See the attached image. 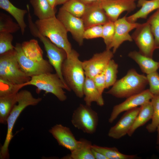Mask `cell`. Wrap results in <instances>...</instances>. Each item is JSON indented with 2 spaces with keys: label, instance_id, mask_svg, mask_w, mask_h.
<instances>
[{
  "label": "cell",
  "instance_id": "74e56055",
  "mask_svg": "<svg viewBox=\"0 0 159 159\" xmlns=\"http://www.w3.org/2000/svg\"><path fill=\"white\" fill-rule=\"evenodd\" d=\"M0 96L17 93L19 90L18 85L7 82L0 80Z\"/></svg>",
  "mask_w": 159,
  "mask_h": 159
},
{
  "label": "cell",
  "instance_id": "7a4b0ae2",
  "mask_svg": "<svg viewBox=\"0 0 159 159\" xmlns=\"http://www.w3.org/2000/svg\"><path fill=\"white\" fill-rule=\"evenodd\" d=\"M148 84L146 76L131 69L117 80L106 93L117 98H127L145 90Z\"/></svg>",
  "mask_w": 159,
  "mask_h": 159
},
{
  "label": "cell",
  "instance_id": "f546056e",
  "mask_svg": "<svg viewBox=\"0 0 159 159\" xmlns=\"http://www.w3.org/2000/svg\"><path fill=\"white\" fill-rule=\"evenodd\" d=\"M118 65L113 59L108 62L105 70V88L112 86L116 82L118 72Z\"/></svg>",
  "mask_w": 159,
  "mask_h": 159
},
{
  "label": "cell",
  "instance_id": "4dcf8cb0",
  "mask_svg": "<svg viewBox=\"0 0 159 159\" xmlns=\"http://www.w3.org/2000/svg\"><path fill=\"white\" fill-rule=\"evenodd\" d=\"M153 109L151 122L146 126L148 132L152 133L156 130L159 125V94L153 95L150 100Z\"/></svg>",
  "mask_w": 159,
  "mask_h": 159
},
{
  "label": "cell",
  "instance_id": "83f0119b",
  "mask_svg": "<svg viewBox=\"0 0 159 159\" xmlns=\"http://www.w3.org/2000/svg\"><path fill=\"white\" fill-rule=\"evenodd\" d=\"M92 148L105 156L107 159H135L139 158L136 155H128L120 152L115 147H108L93 145Z\"/></svg>",
  "mask_w": 159,
  "mask_h": 159
},
{
  "label": "cell",
  "instance_id": "8d00e7d4",
  "mask_svg": "<svg viewBox=\"0 0 159 159\" xmlns=\"http://www.w3.org/2000/svg\"><path fill=\"white\" fill-rule=\"evenodd\" d=\"M103 25L94 26L85 29L84 39H92L102 37Z\"/></svg>",
  "mask_w": 159,
  "mask_h": 159
},
{
  "label": "cell",
  "instance_id": "f1b7e54d",
  "mask_svg": "<svg viewBox=\"0 0 159 159\" xmlns=\"http://www.w3.org/2000/svg\"><path fill=\"white\" fill-rule=\"evenodd\" d=\"M86 8V5L78 0H68L60 9L74 16L81 18Z\"/></svg>",
  "mask_w": 159,
  "mask_h": 159
},
{
  "label": "cell",
  "instance_id": "d590c367",
  "mask_svg": "<svg viewBox=\"0 0 159 159\" xmlns=\"http://www.w3.org/2000/svg\"><path fill=\"white\" fill-rule=\"evenodd\" d=\"M149 90L153 95L159 94V74L157 71L147 74Z\"/></svg>",
  "mask_w": 159,
  "mask_h": 159
},
{
  "label": "cell",
  "instance_id": "4fadbf2b",
  "mask_svg": "<svg viewBox=\"0 0 159 159\" xmlns=\"http://www.w3.org/2000/svg\"><path fill=\"white\" fill-rule=\"evenodd\" d=\"M57 17L63 24L67 32L71 33L78 44L82 46L83 42V34L85 30L82 18L74 16L60 9Z\"/></svg>",
  "mask_w": 159,
  "mask_h": 159
},
{
  "label": "cell",
  "instance_id": "277c9868",
  "mask_svg": "<svg viewBox=\"0 0 159 159\" xmlns=\"http://www.w3.org/2000/svg\"><path fill=\"white\" fill-rule=\"evenodd\" d=\"M35 24L42 35L48 38L57 46L64 49L67 56H68L72 49L68 39V32L56 16L45 19H38Z\"/></svg>",
  "mask_w": 159,
  "mask_h": 159
},
{
  "label": "cell",
  "instance_id": "5b68a950",
  "mask_svg": "<svg viewBox=\"0 0 159 159\" xmlns=\"http://www.w3.org/2000/svg\"><path fill=\"white\" fill-rule=\"evenodd\" d=\"M28 85L36 87V92L37 93L43 90L46 94L50 93L53 94L61 102L64 101L67 99L65 92L63 89H65L69 91H71L57 73L52 72L43 73L33 76L29 81L18 85V87L20 89Z\"/></svg>",
  "mask_w": 159,
  "mask_h": 159
},
{
  "label": "cell",
  "instance_id": "9a60e30c",
  "mask_svg": "<svg viewBox=\"0 0 159 159\" xmlns=\"http://www.w3.org/2000/svg\"><path fill=\"white\" fill-rule=\"evenodd\" d=\"M136 0H103L101 6L110 21L115 22L123 12H130L136 8Z\"/></svg>",
  "mask_w": 159,
  "mask_h": 159
},
{
  "label": "cell",
  "instance_id": "ac0fdd59",
  "mask_svg": "<svg viewBox=\"0 0 159 159\" xmlns=\"http://www.w3.org/2000/svg\"><path fill=\"white\" fill-rule=\"evenodd\" d=\"M49 132L56 140L59 145L71 152L76 148L78 140H77L70 129L60 124L52 127Z\"/></svg>",
  "mask_w": 159,
  "mask_h": 159
},
{
  "label": "cell",
  "instance_id": "b9f144b4",
  "mask_svg": "<svg viewBox=\"0 0 159 159\" xmlns=\"http://www.w3.org/2000/svg\"><path fill=\"white\" fill-rule=\"evenodd\" d=\"M47 1L51 6L53 9H55L56 6L57 0H47Z\"/></svg>",
  "mask_w": 159,
  "mask_h": 159
},
{
  "label": "cell",
  "instance_id": "1f68e13d",
  "mask_svg": "<svg viewBox=\"0 0 159 159\" xmlns=\"http://www.w3.org/2000/svg\"><path fill=\"white\" fill-rule=\"evenodd\" d=\"M19 29L18 24L14 22L10 16L2 12L0 13V32L15 33Z\"/></svg>",
  "mask_w": 159,
  "mask_h": 159
},
{
  "label": "cell",
  "instance_id": "30bf717a",
  "mask_svg": "<svg viewBox=\"0 0 159 159\" xmlns=\"http://www.w3.org/2000/svg\"><path fill=\"white\" fill-rule=\"evenodd\" d=\"M14 49L21 68L29 76L31 77L43 73L52 72V66L47 60L45 59L43 61L37 62L26 57L22 50L21 44L16 43Z\"/></svg>",
  "mask_w": 159,
  "mask_h": 159
},
{
  "label": "cell",
  "instance_id": "44dd1931",
  "mask_svg": "<svg viewBox=\"0 0 159 159\" xmlns=\"http://www.w3.org/2000/svg\"><path fill=\"white\" fill-rule=\"evenodd\" d=\"M128 56L134 61L139 65L141 71L147 74L157 71L159 67L158 62L144 55L139 52H130Z\"/></svg>",
  "mask_w": 159,
  "mask_h": 159
},
{
  "label": "cell",
  "instance_id": "836d02e7",
  "mask_svg": "<svg viewBox=\"0 0 159 159\" xmlns=\"http://www.w3.org/2000/svg\"><path fill=\"white\" fill-rule=\"evenodd\" d=\"M114 22L110 21L103 25L102 38L105 44L106 49H109L115 33Z\"/></svg>",
  "mask_w": 159,
  "mask_h": 159
},
{
  "label": "cell",
  "instance_id": "bcb514c9",
  "mask_svg": "<svg viewBox=\"0 0 159 159\" xmlns=\"http://www.w3.org/2000/svg\"><path fill=\"white\" fill-rule=\"evenodd\" d=\"M158 66H159V62H158Z\"/></svg>",
  "mask_w": 159,
  "mask_h": 159
},
{
  "label": "cell",
  "instance_id": "7c38bea8",
  "mask_svg": "<svg viewBox=\"0 0 159 159\" xmlns=\"http://www.w3.org/2000/svg\"><path fill=\"white\" fill-rule=\"evenodd\" d=\"M110 49L95 54L88 60L82 62L86 77L92 79L95 76L104 72L110 61L114 56Z\"/></svg>",
  "mask_w": 159,
  "mask_h": 159
},
{
  "label": "cell",
  "instance_id": "9c48e42d",
  "mask_svg": "<svg viewBox=\"0 0 159 159\" xmlns=\"http://www.w3.org/2000/svg\"><path fill=\"white\" fill-rule=\"evenodd\" d=\"M131 37L143 55L153 58V52L156 49L154 36L149 23L141 24L135 29Z\"/></svg>",
  "mask_w": 159,
  "mask_h": 159
},
{
  "label": "cell",
  "instance_id": "8fae6325",
  "mask_svg": "<svg viewBox=\"0 0 159 159\" xmlns=\"http://www.w3.org/2000/svg\"><path fill=\"white\" fill-rule=\"evenodd\" d=\"M153 96L149 89H147L126 98L123 102L113 107L108 122L112 123L122 112L141 106L150 101Z\"/></svg>",
  "mask_w": 159,
  "mask_h": 159
},
{
  "label": "cell",
  "instance_id": "d6986e66",
  "mask_svg": "<svg viewBox=\"0 0 159 159\" xmlns=\"http://www.w3.org/2000/svg\"><path fill=\"white\" fill-rule=\"evenodd\" d=\"M83 92L86 105L91 106L92 103L95 102L100 106L104 105V102L102 94L96 87L92 79L85 76Z\"/></svg>",
  "mask_w": 159,
  "mask_h": 159
},
{
  "label": "cell",
  "instance_id": "7402d4cb",
  "mask_svg": "<svg viewBox=\"0 0 159 159\" xmlns=\"http://www.w3.org/2000/svg\"><path fill=\"white\" fill-rule=\"evenodd\" d=\"M153 112V107L150 101L140 106L138 113L127 135L131 136L138 128L151 119Z\"/></svg>",
  "mask_w": 159,
  "mask_h": 159
},
{
  "label": "cell",
  "instance_id": "60d3db41",
  "mask_svg": "<svg viewBox=\"0 0 159 159\" xmlns=\"http://www.w3.org/2000/svg\"><path fill=\"white\" fill-rule=\"evenodd\" d=\"M86 5L97 2H101L103 0H78Z\"/></svg>",
  "mask_w": 159,
  "mask_h": 159
},
{
  "label": "cell",
  "instance_id": "7bdbcfd3",
  "mask_svg": "<svg viewBox=\"0 0 159 159\" xmlns=\"http://www.w3.org/2000/svg\"><path fill=\"white\" fill-rule=\"evenodd\" d=\"M156 130L157 131V134L156 144L157 145V146H159V125L157 127Z\"/></svg>",
  "mask_w": 159,
  "mask_h": 159
},
{
  "label": "cell",
  "instance_id": "d6a6232c",
  "mask_svg": "<svg viewBox=\"0 0 159 159\" xmlns=\"http://www.w3.org/2000/svg\"><path fill=\"white\" fill-rule=\"evenodd\" d=\"M147 21L150 25L154 36L156 49H159V9L149 18Z\"/></svg>",
  "mask_w": 159,
  "mask_h": 159
},
{
  "label": "cell",
  "instance_id": "ee69618b",
  "mask_svg": "<svg viewBox=\"0 0 159 159\" xmlns=\"http://www.w3.org/2000/svg\"><path fill=\"white\" fill-rule=\"evenodd\" d=\"M68 0H57L56 6L58 5L63 4Z\"/></svg>",
  "mask_w": 159,
  "mask_h": 159
},
{
  "label": "cell",
  "instance_id": "d4e9b609",
  "mask_svg": "<svg viewBox=\"0 0 159 159\" xmlns=\"http://www.w3.org/2000/svg\"><path fill=\"white\" fill-rule=\"evenodd\" d=\"M34 14L39 20H44L55 16L56 11L52 8L47 0H30Z\"/></svg>",
  "mask_w": 159,
  "mask_h": 159
},
{
  "label": "cell",
  "instance_id": "cb8c5ba5",
  "mask_svg": "<svg viewBox=\"0 0 159 159\" xmlns=\"http://www.w3.org/2000/svg\"><path fill=\"white\" fill-rule=\"evenodd\" d=\"M0 7L13 17L20 26L22 34H24L26 26L24 18L25 15L28 13L27 10L16 7L9 0H0Z\"/></svg>",
  "mask_w": 159,
  "mask_h": 159
},
{
  "label": "cell",
  "instance_id": "4316f807",
  "mask_svg": "<svg viewBox=\"0 0 159 159\" xmlns=\"http://www.w3.org/2000/svg\"><path fill=\"white\" fill-rule=\"evenodd\" d=\"M21 44L22 50L26 56L34 61L40 62L44 61L43 52L37 40L33 39L24 41Z\"/></svg>",
  "mask_w": 159,
  "mask_h": 159
},
{
  "label": "cell",
  "instance_id": "ab89813d",
  "mask_svg": "<svg viewBox=\"0 0 159 159\" xmlns=\"http://www.w3.org/2000/svg\"><path fill=\"white\" fill-rule=\"evenodd\" d=\"M92 151L95 159H107L103 154L92 148Z\"/></svg>",
  "mask_w": 159,
  "mask_h": 159
},
{
  "label": "cell",
  "instance_id": "ffe728a7",
  "mask_svg": "<svg viewBox=\"0 0 159 159\" xmlns=\"http://www.w3.org/2000/svg\"><path fill=\"white\" fill-rule=\"evenodd\" d=\"M137 6L141 8L135 13L126 17L130 22L135 23L139 19H146L151 12L159 9V0H138Z\"/></svg>",
  "mask_w": 159,
  "mask_h": 159
},
{
  "label": "cell",
  "instance_id": "8992f818",
  "mask_svg": "<svg viewBox=\"0 0 159 159\" xmlns=\"http://www.w3.org/2000/svg\"><path fill=\"white\" fill-rule=\"evenodd\" d=\"M31 79L21 68L15 49L0 55V80L19 85Z\"/></svg>",
  "mask_w": 159,
  "mask_h": 159
},
{
  "label": "cell",
  "instance_id": "6da1fadb",
  "mask_svg": "<svg viewBox=\"0 0 159 159\" xmlns=\"http://www.w3.org/2000/svg\"><path fill=\"white\" fill-rule=\"evenodd\" d=\"M79 57L77 52L72 49L63 63L62 72L67 86L77 97L81 98L84 96L83 87L85 75L82 62Z\"/></svg>",
  "mask_w": 159,
  "mask_h": 159
},
{
  "label": "cell",
  "instance_id": "ba28073f",
  "mask_svg": "<svg viewBox=\"0 0 159 159\" xmlns=\"http://www.w3.org/2000/svg\"><path fill=\"white\" fill-rule=\"evenodd\" d=\"M71 122L75 128L84 133L92 134L96 130L99 117L91 106L81 104L74 110Z\"/></svg>",
  "mask_w": 159,
  "mask_h": 159
},
{
  "label": "cell",
  "instance_id": "5bb4252c",
  "mask_svg": "<svg viewBox=\"0 0 159 159\" xmlns=\"http://www.w3.org/2000/svg\"><path fill=\"white\" fill-rule=\"evenodd\" d=\"M115 33L112 42L109 49H112V52L115 53L121 45L126 41L132 42V38L129 32L132 30L135 29L141 24L136 22L132 23L128 21L126 19V16L118 19L114 22Z\"/></svg>",
  "mask_w": 159,
  "mask_h": 159
},
{
  "label": "cell",
  "instance_id": "2e32d148",
  "mask_svg": "<svg viewBox=\"0 0 159 159\" xmlns=\"http://www.w3.org/2000/svg\"><path fill=\"white\" fill-rule=\"evenodd\" d=\"M139 110L140 107H138L126 111L117 123L109 129L108 136L118 139L127 135Z\"/></svg>",
  "mask_w": 159,
  "mask_h": 159
},
{
  "label": "cell",
  "instance_id": "f35d334b",
  "mask_svg": "<svg viewBox=\"0 0 159 159\" xmlns=\"http://www.w3.org/2000/svg\"><path fill=\"white\" fill-rule=\"evenodd\" d=\"M104 72L105 71L96 75L92 79L96 87L102 94L106 89Z\"/></svg>",
  "mask_w": 159,
  "mask_h": 159
},
{
  "label": "cell",
  "instance_id": "3957f363",
  "mask_svg": "<svg viewBox=\"0 0 159 159\" xmlns=\"http://www.w3.org/2000/svg\"><path fill=\"white\" fill-rule=\"evenodd\" d=\"M17 104L13 107L7 120V129L6 138L1 146L0 158L6 159L9 157L8 147L13 136L12 131L16 122L21 112L26 107L35 106L42 100L40 97H34L31 93L26 90H23L16 93Z\"/></svg>",
  "mask_w": 159,
  "mask_h": 159
},
{
  "label": "cell",
  "instance_id": "603a6c76",
  "mask_svg": "<svg viewBox=\"0 0 159 159\" xmlns=\"http://www.w3.org/2000/svg\"><path fill=\"white\" fill-rule=\"evenodd\" d=\"M91 142L85 138L78 140L75 149L64 158L70 159H95L93 154Z\"/></svg>",
  "mask_w": 159,
  "mask_h": 159
},
{
  "label": "cell",
  "instance_id": "e0dca14e",
  "mask_svg": "<svg viewBox=\"0 0 159 159\" xmlns=\"http://www.w3.org/2000/svg\"><path fill=\"white\" fill-rule=\"evenodd\" d=\"M101 2L86 5L85 12L81 17L85 29L94 26L103 25L110 21Z\"/></svg>",
  "mask_w": 159,
  "mask_h": 159
},
{
  "label": "cell",
  "instance_id": "f6af8a7d",
  "mask_svg": "<svg viewBox=\"0 0 159 159\" xmlns=\"http://www.w3.org/2000/svg\"><path fill=\"white\" fill-rule=\"evenodd\" d=\"M157 150L159 152V146H157Z\"/></svg>",
  "mask_w": 159,
  "mask_h": 159
},
{
  "label": "cell",
  "instance_id": "52a82bcc",
  "mask_svg": "<svg viewBox=\"0 0 159 159\" xmlns=\"http://www.w3.org/2000/svg\"><path fill=\"white\" fill-rule=\"evenodd\" d=\"M29 27L32 34L34 37L39 39L43 43L49 62L54 68L56 73L67 85L62 72L63 63L67 57L66 52L63 49L55 45L48 38L42 35L34 22L29 23Z\"/></svg>",
  "mask_w": 159,
  "mask_h": 159
},
{
  "label": "cell",
  "instance_id": "e575fe53",
  "mask_svg": "<svg viewBox=\"0 0 159 159\" xmlns=\"http://www.w3.org/2000/svg\"><path fill=\"white\" fill-rule=\"evenodd\" d=\"M13 39L11 33L0 32V55L14 49L12 44Z\"/></svg>",
  "mask_w": 159,
  "mask_h": 159
},
{
  "label": "cell",
  "instance_id": "484cf974",
  "mask_svg": "<svg viewBox=\"0 0 159 159\" xmlns=\"http://www.w3.org/2000/svg\"><path fill=\"white\" fill-rule=\"evenodd\" d=\"M17 93L0 96V122L7 123V120L14 105L17 103Z\"/></svg>",
  "mask_w": 159,
  "mask_h": 159
}]
</instances>
